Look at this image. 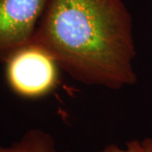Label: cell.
I'll list each match as a JSON object with an SVG mask.
<instances>
[{
  "label": "cell",
  "mask_w": 152,
  "mask_h": 152,
  "mask_svg": "<svg viewBox=\"0 0 152 152\" xmlns=\"http://www.w3.org/2000/svg\"><path fill=\"white\" fill-rule=\"evenodd\" d=\"M138 152H152V138H145L137 142Z\"/></svg>",
  "instance_id": "8992f818"
},
{
  "label": "cell",
  "mask_w": 152,
  "mask_h": 152,
  "mask_svg": "<svg viewBox=\"0 0 152 152\" xmlns=\"http://www.w3.org/2000/svg\"><path fill=\"white\" fill-rule=\"evenodd\" d=\"M137 142L138 140H130L126 144L125 148H122L115 144H111L105 146L102 150L98 152H138Z\"/></svg>",
  "instance_id": "5b68a950"
},
{
  "label": "cell",
  "mask_w": 152,
  "mask_h": 152,
  "mask_svg": "<svg viewBox=\"0 0 152 152\" xmlns=\"http://www.w3.org/2000/svg\"><path fill=\"white\" fill-rule=\"evenodd\" d=\"M4 63L7 83L20 97H42L58 84L59 66L46 49L34 42L17 49Z\"/></svg>",
  "instance_id": "7a4b0ae2"
},
{
  "label": "cell",
  "mask_w": 152,
  "mask_h": 152,
  "mask_svg": "<svg viewBox=\"0 0 152 152\" xmlns=\"http://www.w3.org/2000/svg\"><path fill=\"white\" fill-rule=\"evenodd\" d=\"M49 0H0V61L33 41Z\"/></svg>",
  "instance_id": "3957f363"
},
{
  "label": "cell",
  "mask_w": 152,
  "mask_h": 152,
  "mask_svg": "<svg viewBox=\"0 0 152 152\" xmlns=\"http://www.w3.org/2000/svg\"><path fill=\"white\" fill-rule=\"evenodd\" d=\"M0 152H69L60 151L53 136L41 129L26 131L9 146L0 145Z\"/></svg>",
  "instance_id": "277c9868"
},
{
  "label": "cell",
  "mask_w": 152,
  "mask_h": 152,
  "mask_svg": "<svg viewBox=\"0 0 152 152\" xmlns=\"http://www.w3.org/2000/svg\"><path fill=\"white\" fill-rule=\"evenodd\" d=\"M32 42L82 84L120 90L137 82L133 20L123 0H49Z\"/></svg>",
  "instance_id": "6da1fadb"
}]
</instances>
